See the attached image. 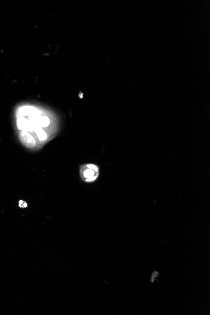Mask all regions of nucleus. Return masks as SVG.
Listing matches in <instances>:
<instances>
[{
	"instance_id": "nucleus-1",
	"label": "nucleus",
	"mask_w": 210,
	"mask_h": 315,
	"mask_svg": "<svg viewBox=\"0 0 210 315\" xmlns=\"http://www.w3.org/2000/svg\"><path fill=\"white\" fill-rule=\"evenodd\" d=\"M79 174L82 181L87 183L94 182L100 176V169L93 164H84L80 168Z\"/></svg>"
},
{
	"instance_id": "nucleus-2",
	"label": "nucleus",
	"mask_w": 210,
	"mask_h": 315,
	"mask_svg": "<svg viewBox=\"0 0 210 315\" xmlns=\"http://www.w3.org/2000/svg\"><path fill=\"white\" fill-rule=\"evenodd\" d=\"M19 139L20 142L23 143L25 147L29 149H32L36 145V141L34 139L33 137L26 131H21L19 134Z\"/></svg>"
},
{
	"instance_id": "nucleus-3",
	"label": "nucleus",
	"mask_w": 210,
	"mask_h": 315,
	"mask_svg": "<svg viewBox=\"0 0 210 315\" xmlns=\"http://www.w3.org/2000/svg\"><path fill=\"white\" fill-rule=\"evenodd\" d=\"M37 136L40 140H45L47 138V135L42 128H39L35 130Z\"/></svg>"
},
{
	"instance_id": "nucleus-4",
	"label": "nucleus",
	"mask_w": 210,
	"mask_h": 315,
	"mask_svg": "<svg viewBox=\"0 0 210 315\" xmlns=\"http://www.w3.org/2000/svg\"><path fill=\"white\" fill-rule=\"evenodd\" d=\"M39 123L41 127H47L50 125V119L46 116H42L40 118Z\"/></svg>"
},
{
	"instance_id": "nucleus-5",
	"label": "nucleus",
	"mask_w": 210,
	"mask_h": 315,
	"mask_svg": "<svg viewBox=\"0 0 210 315\" xmlns=\"http://www.w3.org/2000/svg\"><path fill=\"white\" fill-rule=\"evenodd\" d=\"M19 206H20L21 208H25L27 207V203L25 201H23V200H20V201H19Z\"/></svg>"
},
{
	"instance_id": "nucleus-6",
	"label": "nucleus",
	"mask_w": 210,
	"mask_h": 315,
	"mask_svg": "<svg viewBox=\"0 0 210 315\" xmlns=\"http://www.w3.org/2000/svg\"><path fill=\"white\" fill-rule=\"evenodd\" d=\"M158 275H159V273H158L157 272H156V271H155V272H154L153 273H152V277H151V281H152V280H153V279H154V278L157 277V276H158Z\"/></svg>"
}]
</instances>
